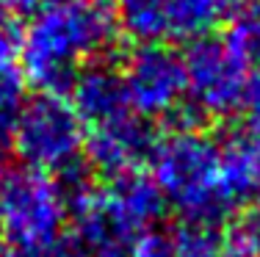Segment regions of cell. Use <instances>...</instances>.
<instances>
[{
  "instance_id": "7a4b0ae2",
  "label": "cell",
  "mask_w": 260,
  "mask_h": 257,
  "mask_svg": "<svg viewBox=\"0 0 260 257\" xmlns=\"http://www.w3.org/2000/svg\"><path fill=\"white\" fill-rule=\"evenodd\" d=\"M150 177L183 222L219 224L233 213L221 182V144L202 130H172L150 155Z\"/></svg>"
},
{
  "instance_id": "30bf717a",
  "label": "cell",
  "mask_w": 260,
  "mask_h": 257,
  "mask_svg": "<svg viewBox=\"0 0 260 257\" xmlns=\"http://www.w3.org/2000/svg\"><path fill=\"white\" fill-rule=\"evenodd\" d=\"M160 9L166 22V39L194 42L213 33V28L224 20L227 0H160Z\"/></svg>"
},
{
  "instance_id": "9a60e30c",
  "label": "cell",
  "mask_w": 260,
  "mask_h": 257,
  "mask_svg": "<svg viewBox=\"0 0 260 257\" xmlns=\"http://www.w3.org/2000/svg\"><path fill=\"white\" fill-rule=\"evenodd\" d=\"M22 58V25L20 17L0 11V72L20 69Z\"/></svg>"
},
{
  "instance_id": "5b68a950",
  "label": "cell",
  "mask_w": 260,
  "mask_h": 257,
  "mask_svg": "<svg viewBox=\"0 0 260 257\" xmlns=\"http://www.w3.org/2000/svg\"><path fill=\"white\" fill-rule=\"evenodd\" d=\"M188 100L202 116H233L249 81V61L224 36H200L183 53Z\"/></svg>"
},
{
  "instance_id": "8fae6325",
  "label": "cell",
  "mask_w": 260,
  "mask_h": 257,
  "mask_svg": "<svg viewBox=\"0 0 260 257\" xmlns=\"http://www.w3.org/2000/svg\"><path fill=\"white\" fill-rule=\"evenodd\" d=\"M224 257H260V205L230 213L221 232Z\"/></svg>"
},
{
  "instance_id": "52a82bcc",
  "label": "cell",
  "mask_w": 260,
  "mask_h": 257,
  "mask_svg": "<svg viewBox=\"0 0 260 257\" xmlns=\"http://www.w3.org/2000/svg\"><path fill=\"white\" fill-rule=\"evenodd\" d=\"M158 138L147 119L127 114L116 122L91 127L83 141V163L111 180L116 174L141 169L150 161Z\"/></svg>"
},
{
  "instance_id": "44dd1931",
  "label": "cell",
  "mask_w": 260,
  "mask_h": 257,
  "mask_svg": "<svg viewBox=\"0 0 260 257\" xmlns=\"http://www.w3.org/2000/svg\"><path fill=\"white\" fill-rule=\"evenodd\" d=\"M3 182H6V171L0 166V205H3Z\"/></svg>"
},
{
  "instance_id": "9c48e42d",
  "label": "cell",
  "mask_w": 260,
  "mask_h": 257,
  "mask_svg": "<svg viewBox=\"0 0 260 257\" xmlns=\"http://www.w3.org/2000/svg\"><path fill=\"white\" fill-rule=\"evenodd\" d=\"M100 188H103V199L108 205L114 222L119 224V230L130 241H136L147 230H152V224L166 210V202L160 197L158 186L141 169L111 177Z\"/></svg>"
},
{
  "instance_id": "5bb4252c",
  "label": "cell",
  "mask_w": 260,
  "mask_h": 257,
  "mask_svg": "<svg viewBox=\"0 0 260 257\" xmlns=\"http://www.w3.org/2000/svg\"><path fill=\"white\" fill-rule=\"evenodd\" d=\"M22 91H25V78L22 69L0 72V146L11 141L17 111L22 105Z\"/></svg>"
},
{
  "instance_id": "3957f363",
  "label": "cell",
  "mask_w": 260,
  "mask_h": 257,
  "mask_svg": "<svg viewBox=\"0 0 260 257\" xmlns=\"http://www.w3.org/2000/svg\"><path fill=\"white\" fill-rule=\"evenodd\" d=\"M67 224V194L61 180L34 169L6 171L0 205V243L6 257H45Z\"/></svg>"
},
{
  "instance_id": "8992f818",
  "label": "cell",
  "mask_w": 260,
  "mask_h": 257,
  "mask_svg": "<svg viewBox=\"0 0 260 257\" xmlns=\"http://www.w3.org/2000/svg\"><path fill=\"white\" fill-rule=\"evenodd\" d=\"M127 100L136 116L169 119L183 102H188L183 56L166 45H141L122 66Z\"/></svg>"
},
{
  "instance_id": "7c38bea8",
  "label": "cell",
  "mask_w": 260,
  "mask_h": 257,
  "mask_svg": "<svg viewBox=\"0 0 260 257\" xmlns=\"http://www.w3.org/2000/svg\"><path fill=\"white\" fill-rule=\"evenodd\" d=\"M172 257H224L221 254V232L216 224L180 222L169 232Z\"/></svg>"
},
{
  "instance_id": "4fadbf2b",
  "label": "cell",
  "mask_w": 260,
  "mask_h": 257,
  "mask_svg": "<svg viewBox=\"0 0 260 257\" xmlns=\"http://www.w3.org/2000/svg\"><path fill=\"white\" fill-rule=\"evenodd\" d=\"M224 39L249 61V66L260 64V6L235 9Z\"/></svg>"
},
{
  "instance_id": "ac0fdd59",
  "label": "cell",
  "mask_w": 260,
  "mask_h": 257,
  "mask_svg": "<svg viewBox=\"0 0 260 257\" xmlns=\"http://www.w3.org/2000/svg\"><path fill=\"white\" fill-rule=\"evenodd\" d=\"M39 6V0H0V11L11 17H20L25 11H34Z\"/></svg>"
},
{
  "instance_id": "e0dca14e",
  "label": "cell",
  "mask_w": 260,
  "mask_h": 257,
  "mask_svg": "<svg viewBox=\"0 0 260 257\" xmlns=\"http://www.w3.org/2000/svg\"><path fill=\"white\" fill-rule=\"evenodd\" d=\"M127 257H172V241H169V232L147 230L144 235H139L133 243H130Z\"/></svg>"
},
{
  "instance_id": "6da1fadb",
  "label": "cell",
  "mask_w": 260,
  "mask_h": 257,
  "mask_svg": "<svg viewBox=\"0 0 260 257\" xmlns=\"http://www.w3.org/2000/svg\"><path fill=\"white\" fill-rule=\"evenodd\" d=\"M119 28L103 0H39L22 28V78L42 94L70 91L86 64L114 47Z\"/></svg>"
},
{
  "instance_id": "d6986e66",
  "label": "cell",
  "mask_w": 260,
  "mask_h": 257,
  "mask_svg": "<svg viewBox=\"0 0 260 257\" xmlns=\"http://www.w3.org/2000/svg\"><path fill=\"white\" fill-rule=\"evenodd\" d=\"M235 3V9H244V6H260V0H227V6Z\"/></svg>"
},
{
  "instance_id": "ffe728a7",
  "label": "cell",
  "mask_w": 260,
  "mask_h": 257,
  "mask_svg": "<svg viewBox=\"0 0 260 257\" xmlns=\"http://www.w3.org/2000/svg\"><path fill=\"white\" fill-rule=\"evenodd\" d=\"M257 199H260V138H257Z\"/></svg>"
},
{
  "instance_id": "ba28073f",
  "label": "cell",
  "mask_w": 260,
  "mask_h": 257,
  "mask_svg": "<svg viewBox=\"0 0 260 257\" xmlns=\"http://www.w3.org/2000/svg\"><path fill=\"white\" fill-rule=\"evenodd\" d=\"M70 94H72L70 105L75 108L83 127L89 125V130L133 114L122 69L114 64H105V61L86 64L72 81Z\"/></svg>"
},
{
  "instance_id": "277c9868",
  "label": "cell",
  "mask_w": 260,
  "mask_h": 257,
  "mask_svg": "<svg viewBox=\"0 0 260 257\" xmlns=\"http://www.w3.org/2000/svg\"><path fill=\"white\" fill-rule=\"evenodd\" d=\"M86 130L75 108L61 94H36L22 102L11 130V146L25 169L42 174H72L83 163Z\"/></svg>"
},
{
  "instance_id": "2e32d148",
  "label": "cell",
  "mask_w": 260,
  "mask_h": 257,
  "mask_svg": "<svg viewBox=\"0 0 260 257\" xmlns=\"http://www.w3.org/2000/svg\"><path fill=\"white\" fill-rule=\"evenodd\" d=\"M235 114L241 116V127H244L241 133L260 138V75H249Z\"/></svg>"
}]
</instances>
